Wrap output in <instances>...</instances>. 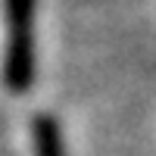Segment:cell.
I'll list each match as a JSON object with an SVG mask.
<instances>
[{
    "label": "cell",
    "instance_id": "6da1fadb",
    "mask_svg": "<svg viewBox=\"0 0 156 156\" xmlns=\"http://www.w3.org/2000/svg\"><path fill=\"white\" fill-rule=\"evenodd\" d=\"M34 9L37 0H3V84L9 94H25L34 84Z\"/></svg>",
    "mask_w": 156,
    "mask_h": 156
},
{
    "label": "cell",
    "instance_id": "7a4b0ae2",
    "mask_svg": "<svg viewBox=\"0 0 156 156\" xmlns=\"http://www.w3.org/2000/svg\"><path fill=\"white\" fill-rule=\"evenodd\" d=\"M31 150L34 156H66L62 131L53 112H37L31 119Z\"/></svg>",
    "mask_w": 156,
    "mask_h": 156
}]
</instances>
